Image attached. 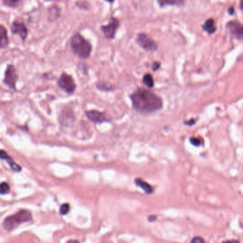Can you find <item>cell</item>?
I'll list each match as a JSON object with an SVG mask.
<instances>
[{
	"mask_svg": "<svg viewBox=\"0 0 243 243\" xmlns=\"http://www.w3.org/2000/svg\"><path fill=\"white\" fill-rule=\"evenodd\" d=\"M136 41L143 49L148 52L155 51L158 49V45L155 41L145 33L138 34L136 37Z\"/></svg>",
	"mask_w": 243,
	"mask_h": 243,
	"instance_id": "5b68a950",
	"label": "cell"
},
{
	"mask_svg": "<svg viewBox=\"0 0 243 243\" xmlns=\"http://www.w3.org/2000/svg\"><path fill=\"white\" fill-rule=\"evenodd\" d=\"M70 209V206L68 203L63 204L60 208V213L61 215H66Z\"/></svg>",
	"mask_w": 243,
	"mask_h": 243,
	"instance_id": "7402d4cb",
	"label": "cell"
},
{
	"mask_svg": "<svg viewBox=\"0 0 243 243\" xmlns=\"http://www.w3.org/2000/svg\"><path fill=\"white\" fill-rule=\"evenodd\" d=\"M32 214L26 210H21L13 215L6 217L3 222V227L7 231L15 229L21 223L28 222L32 220Z\"/></svg>",
	"mask_w": 243,
	"mask_h": 243,
	"instance_id": "3957f363",
	"label": "cell"
},
{
	"mask_svg": "<svg viewBox=\"0 0 243 243\" xmlns=\"http://www.w3.org/2000/svg\"><path fill=\"white\" fill-rule=\"evenodd\" d=\"M9 154L7 153L6 151L3 150H0V158L2 160H7L8 158H9Z\"/></svg>",
	"mask_w": 243,
	"mask_h": 243,
	"instance_id": "603a6c76",
	"label": "cell"
},
{
	"mask_svg": "<svg viewBox=\"0 0 243 243\" xmlns=\"http://www.w3.org/2000/svg\"><path fill=\"white\" fill-rule=\"evenodd\" d=\"M86 116L91 122L95 124H102V123L110 122V119L107 118L106 115L104 112H101L98 110H89L86 111Z\"/></svg>",
	"mask_w": 243,
	"mask_h": 243,
	"instance_id": "ba28073f",
	"label": "cell"
},
{
	"mask_svg": "<svg viewBox=\"0 0 243 243\" xmlns=\"http://www.w3.org/2000/svg\"><path fill=\"white\" fill-rule=\"evenodd\" d=\"M202 27L203 31H205V32H206L207 33L209 34H214L216 32V29H217L215 26V20L212 18L207 19Z\"/></svg>",
	"mask_w": 243,
	"mask_h": 243,
	"instance_id": "4fadbf2b",
	"label": "cell"
},
{
	"mask_svg": "<svg viewBox=\"0 0 243 243\" xmlns=\"http://www.w3.org/2000/svg\"><path fill=\"white\" fill-rule=\"evenodd\" d=\"M134 110L141 113H152L163 108V100L155 93L138 88L129 96Z\"/></svg>",
	"mask_w": 243,
	"mask_h": 243,
	"instance_id": "6da1fadb",
	"label": "cell"
},
{
	"mask_svg": "<svg viewBox=\"0 0 243 243\" xmlns=\"http://www.w3.org/2000/svg\"><path fill=\"white\" fill-rule=\"evenodd\" d=\"M119 25V20L115 17H111L108 24L101 26V30L106 38L108 39H113L116 36Z\"/></svg>",
	"mask_w": 243,
	"mask_h": 243,
	"instance_id": "8992f818",
	"label": "cell"
},
{
	"mask_svg": "<svg viewBox=\"0 0 243 243\" xmlns=\"http://www.w3.org/2000/svg\"><path fill=\"white\" fill-rule=\"evenodd\" d=\"M143 83L145 86L149 88H152L154 87V80L153 77L150 74H146L143 76Z\"/></svg>",
	"mask_w": 243,
	"mask_h": 243,
	"instance_id": "e0dca14e",
	"label": "cell"
},
{
	"mask_svg": "<svg viewBox=\"0 0 243 243\" xmlns=\"http://www.w3.org/2000/svg\"><path fill=\"white\" fill-rule=\"evenodd\" d=\"M20 1L19 0H4L3 4L6 7H10V8H16L19 4Z\"/></svg>",
	"mask_w": 243,
	"mask_h": 243,
	"instance_id": "d6986e66",
	"label": "cell"
},
{
	"mask_svg": "<svg viewBox=\"0 0 243 243\" xmlns=\"http://www.w3.org/2000/svg\"><path fill=\"white\" fill-rule=\"evenodd\" d=\"M222 243H240L238 242L237 240H227V241H224Z\"/></svg>",
	"mask_w": 243,
	"mask_h": 243,
	"instance_id": "83f0119b",
	"label": "cell"
},
{
	"mask_svg": "<svg viewBox=\"0 0 243 243\" xmlns=\"http://www.w3.org/2000/svg\"><path fill=\"white\" fill-rule=\"evenodd\" d=\"M226 26L233 37L240 41L242 39L243 27L240 22L236 20L230 21L227 22Z\"/></svg>",
	"mask_w": 243,
	"mask_h": 243,
	"instance_id": "9c48e42d",
	"label": "cell"
},
{
	"mask_svg": "<svg viewBox=\"0 0 243 243\" xmlns=\"http://www.w3.org/2000/svg\"><path fill=\"white\" fill-rule=\"evenodd\" d=\"M17 79H18V75L14 66L12 64H9L4 73V83L11 89H16Z\"/></svg>",
	"mask_w": 243,
	"mask_h": 243,
	"instance_id": "52a82bcc",
	"label": "cell"
},
{
	"mask_svg": "<svg viewBox=\"0 0 243 243\" xmlns=\"http://www.w3.org/2000/svg\"><path fill=\"white\" fill-rule=\"evenodd\" d=\"M160 67V63L159 61H155L153 64L152 68L153 71H156L157 70H158Z\"/></svg>",
	"mask_w": 243,
	"mask_h": 243,
	"instance_id": "d4e9b609",
	"label": "cell"
},
{
	"mask_svg": "<svg viewBox=\"0 0 243 243\" xmlns=\"http://www.w3.org/2000/svg\"><path fill=\"white\" fill-rule=\"evenodd\" d=\"M11 32L14 34H18L22 41H24L28 36V29L24 23L15 21L12 23L11 26Z\"/></svg>",
	"mask_w": 243,
	"mask_h": 243,
	"instance_id": "30bf717a",
	"label": "cell"
},
{
	"mask_svg": "<svg viewBox=\"0 0 243 243\" xmlns=\"http://www.w3.org/2000/svg\"><path fill=\"white\" fill-rule=\"evenodd\" d=\"M242 4H243V1H240V7L241 11L243 10V9H242Z\"/></svg>",
	"mask_w": 243,
	"mask_h": 243,
	"instance_id": "f1b7e54d",
	"label": "cell"
},
{
	"mask_svg": "<svg viewBox=\"0 0 243 243\" xmlns=\"http://www.w3.org/2000/svg\"><path fill=\"white\" fill-rule=\"evenodd\" d=\"M7 163H8V164L9 165V166H10L11 168H12L14 171H16V172H19V171H21V166H20L19 165L17 164V163L14 161L13 159L11 158V156L7 160Z\"/></svg>",
	"mask_w": 243,
	"mask_h": 243,
	"instance_id": "ac0fdd59",
	"label": "cell"
},
{
	"mask_svg": "<svg viewBox=\"0 0 243 243\" xmlns=\"http://www.w3.org/2000/svg\"><path fill=\"white\" fill-rule=\"evenodd\" d=\"M9 43V39L7 30L4 26L0 24V49L7 47Z\"/></svg>",
	"mask_w": 243,
	"mask_h": 243,
	"instance_id": "7c38bea8",
	"label": "cell"
},
{
	"mask_svg": "<svg viewBox=\"0 0 243 243\" xmlns=\"http://www.w3.org/2000/svg\"><path fill=\"white\" fill-rule=\"evenodd\" d=\"M191 243H205V241L200 237H195L191 240Z\"/></svg>",
	"mask_w": 243,
	"mask_h": 243,
	"instance_id": "cb8c5ba5",
	"label": "cell"
},
{
	"mask_svg": "<svg viewBox=\"0 0 243 243\" xmlns=\"http://www.w3.org/2000/svg\"><path fill=\"white\" fill-rule=\"evenodd\" d=\"M10 190L9 185L7 183H0V194L4 195L7 193Z\"/></svg>",
	"mask_w": 243,
	"mask_h": 243,
	"instance_id": "44dd1931",
	"label": "cell"
},
{
	"mask_svg": "<svg viewBox=\"0 0 243 243\" xmlns=\"http://www.w3.org/2000/svg\"><path fill=\"white\" fill-rule=\"evenodd\" d=\"M61 9L57 5L51 6L48 9V18L49 21H55L60 17Z\"/></svg>",
	"mask_w": 243,
	"mask_h": 243,
	"instance_id": "5bb4252c",
	"label": "cell"
},
{
	"mask_svg": "<svg viewBox=\"0 0 243 243\" xmlns=\"http://www.w3.org/2000/svg\"><path fill=\"white\" fill-rule=\"evenodd\" d=\"M228 13L230 14V15H233V14H234V12H235V9H234V7H230V8L228 9Z\"/></svg>",
	"mask_w": 243,
	"mask_h": 243,
	"instance_id": "4316f807",
	"label": "cell"
},
{
	"mask_svg": "<svg viewBox=\"0 0 243 243\" xmlns=\"http://www.w3.org/2000/svg\"><path fill=\"white\" fill-rule=\"evenodd\" d=\"M184 124H185V125H188V126H192L196 124V120L191 119L188 121H185Z\"/></svg>",
	"mask_w": 243,
	"mask_h": 243,
	"instance_id": "484cf974",
	"label": "cell"
},
{
	"mask_svg": "<svg viewBox=\"0 0 243 243\" xmlns=\"http://www.w3.org/2000/svg\"><path fill=\"white\" fill-rule=\"evenodd\" d=\"M75 121L74 112L70 109L63 110L59 117V121L64 126H69Z\"/></svg>",
	"mask_w": 243,
	"mask_h": 243,
	"instance_id": "8fae6325",
	"label": "cell"
},
{
	"mask_svg": "<svg viewBox=\"0 0 243 243\" xmlns=\"http://www.w3.org/2000/svg\"><path fill=\"white\" fill-rule=\"evenodd\" d=\"M158 4H159L160 7H166L168 5H176V6H183L184 4V1H177V0H162V1H158Z\"/></svg>",
	"mask_w": 243,
	"mask_h": 243,
	"instance_id": "2e32d148",
	"label": "cell"
},
{
	"mask_svg": "<svg viewBox=\"0 0 243 243\" xmlns=\"http://www.w3.org/2000/svg\"><path fill=\"white\" fill-rule=\"evenodd\" d=\"M135 183L138 186L141 187V188L144 191V192L147 194H150L153 193V188L150 185L146 182L143 181L142 179L136 178L135 180Z\"/></svg>",
	"mask_w": 243,
	"mask_h": 243,
	"instance_id": "9a60e30c",
	"label": "cell"
},
{
	"mask_svg": "<svg viewBox=\"0 0 243 243\" xmlns=\"http://www.w3.org/2000/svg\"><path fill=\"white\" fill-rule=\"evenodd\" d=\"M58 86L61 89L68 94H72L76 88V84L71 75L64 72L58 80Z\"/></svg>",
	"mask_w": 243,
	"mask_h": 243,
	"instance_id": "277c9868",
	"label": "cell"
},
{
	"mask_svg": "<svg viewBox=\"0 0 243 243\" xmlns=\"http://www.w3.org/2000/svg\"><path fill=\"white\" fill-rule=\"evenodd\" d=\"M71 50L75 55L81 59H86L91 56L92 46L91 43L79 33H76L71 39Z\"/></svg>",
	"mask_w": 243,
	"mask_h": 243,
	"instance_id": "7a4b0ae2",
	"label": "cell"
},
{
	"mask_svg": "<svg viewBox=\"0 0 243 243\" xmlns=\"http://www.w3.org/2000/svg\"><path fill=\"white\" fill-rule=\"evenodd\" d=\"M190 143H191L192 145H193L194 146L198 147V146H200V145L202 144L203 141H202V138H200L192 137V138H190Z\"/></svg>",
	"mask_w": 243,
	"mask_h": 243,
	"instance_id": "ffe728a7",
	"label": "cell"
}]
</instances>
